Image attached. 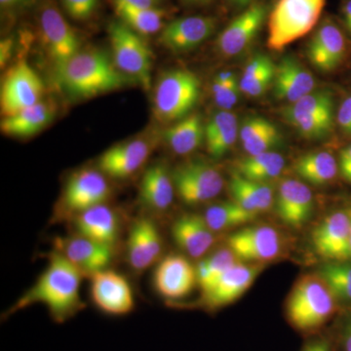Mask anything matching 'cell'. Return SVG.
I'll use <instances>...</instances> for the list:
<instances>
[{
	"mask_svg": "<svg viewBox=\"0 0 351 351\" xmlns=\"http://www.w3.org/2000/svg\"><path fill=\"white\" fill-rule=\"evenodd\" d=\"M302 351H332L331 345L325 339H314L304 346Z\"/></svg>",
	"mask_w": 351,
	"mask_h": 351,
	"instance_id": "45",
	"label": "cell"
},
{
	"mask_svg": "<svg viewBox=\"0 0 351 351\" xmlns=\"http://www.w3.org/2000/svg\"><path fill=\"white\" fill-rule=\"evenodd\" d=\"M44 84L40 76L25 60H19L6 71L0 90V108L3 117L41 101Z\"/></svg>",
	"mask_w": 351,
	"mask_h": 351,
	"instance_id": "7",
	"label": "cell"
},
{
	"mask_svg": "<svg viewBox=\"0 0 351 351\" xmlns=\"http://www.w3.org/2000/svg\"><path fill=\"white\" fill-rule=\"evenodd\" d=\"M228 247L240 262L261 263L270 262L281 251L279 233L269 226H249L232 233Z\"/></svg>",
	"mask_w": 351,
	"mask_h": 351,
	"instance_id": "12",
	"label": "cell"
},
{
	"mask_svg": "<svg viewBox=\"0 0 351 351\" xmlns=\"http://www.w3.org/2000/svg\"><path fill=\"white\" fill-rule=\"evenodd\" d=\"M261 265L240 262L226 270L212 287L202 292L201 306L210 311L228 306L247 292L262 271Z\"/></svg>",
	"mask_w": 351,
	"mask_h": 351,
	"instance_id": "13",
	"label": "cell"
},
{
	"mask_svg": "<svg viewBox=\"0 0 351 351\" xmlns=\"http://www.w3.org/2000/svg\"><path fill=\"white\" fill-rule=\"evenodd\" d=\"M276 68V64L267 55L258 54L252 58L240 80L242 93L253 98L262 96L274 82Z\"/></svg>",
	"mask_w": 351,
	"mask_h": 351,
	"instance_id": "35",
	"label": "cell"
},
{
	"mask_svg": "<svg viewBox=\"0 0 351 351\" xmlns=\"http://www.w3.org/2000/svg\"><path fill=\"white\" fill-rule=\"evenodd\" d=\"M162 252V239L156 223L147 218L138 219L132 226L127 240V258L137 271L149 269Z\"/></svg>",
	"mask_w": 351,
	"mask_h": 351,
	"instance_id": "22",
	"label": "cell"
},
{
	"mask_svg": "<svg viewBox=\"0 0 351 351\" xmlns=\"http://www.w3.org/2000/svg\"><path fill=\"white\" fill-rule=\"evenodd\" d=\"M186 1L191 2V3H208L211 0H186Z\"/></svg>",
	"mask_w": 351,
	"mask_h": 351,
	"instance_id": "50",
	"label": "cell"
},
{
	"mask_svg": "<svg viewBox=\"0 0 351 351\" xmlns=\"http://www.w3.org/2000/svg\"><path fill=\"white\" fill-rule=\"evenodd\" d=\"M90 276L92 300L101 313L120 317L135 309L133 291L125 277L108 269Z\"/></svg>",
	"mask_w": 351,
	"mask_h": 351,
	"instance_id": "11",
	"label": "cell"
},
{
	"mask_svg": "<svg viewBox=\"0 0 351 351\" xmlns=\"http://www.w3.org/2000/svg\"><path fill=\"white\" fill-rule=\"evenodd\" d=\"M56 252L64 256L83 274H96L107 269L113 258V248L82 235L58 239Z\"/></svg>",
	"mask_w": 351,
	"mask_h": 351,
	"instance_id": "15",
	"label": "cell"
},
{
	"mask_svg": "<svg viewBox=\"0 0 351 351\" xmlns=\"http://www.w3.org/2000/svg\"><path fill=\"white\" fill-rule=\"evenodd\" d=\"M337 122L339 128L348 135H351V96L348 97L337 113Z\"/></svg>",
	"mask_w": 351,
	"mask_h": 351,
	"instance_id": "42",
	"label": "cell"
},
{
	"mask_svg": "<svg viewBox=\"0 0 351 351\" xmlns=\"http://www.w3.org/2000/svg\"><path fill=\"white\" fill-rule=\"evenodd\" d=\"M110 195V186L100 170L78 171L66 182L59 203V214L73 219L88 209L106 204Z\"/></svg>",
	"mask_w": 351,
	"mask_h": 351,
	"instance_id": "8",
	"label": "cell"
},
{
	"mask_svg": "<svg viewBox=\"0 0 351 351\" xmlns=\"http://www.w3.org/2000/svg\"><path fill=\"white\" fill-rule=\"evenodd\" d=\"M165 142L175 154L186 156L196 151L205 140V128L199 114H189L163 132Z\"/></svg>",
	"mask_w": 351,
	"mask_h": 351,
	"instance_id": "31",
	"label": "cell"
},
{
	"mask_svg": "<svg viewBox=\"0 0 351 351\" xmlns=\"http://www.w3.org/2000/svg\"><path fill=\"white\" fill-rule=\"evenodd\" d=\"M237 263H240V261L228 247L215 252L208 258H203L195 267L196 280L201 291L205 292L212 287L226 270L230 269Z\"/></svg>",
	"mask_w": 351,
	"mask_h": 351,
	"instance_id": "38",
	"label": "cell"
},
{
	"mask_svg": "<svg viewBox=\"0 0 351 351\" xmlns=\"http://www.w3.org/2000/svg\"><path fill=\"white\" fill-rule=\"evenodd\" d=\"M334 295L319 276H306L295 284L287 301V318L300 331L322 326L335 309Z\"/></svg>",
	"mask_w": 351,
	"mask_h": 351,
	"instance_id": "4",
	"label": "cell"
},
{
	"mask_svg": "<svg viewBox=\"0 0 351 351\" xmlns=\"http://www.w3.org/2000/svg\"><path fill=\"white\" fill-rule=\"evenodd\" d=\"M267 8L262 2L251 4L237 16L219 34L218 50L226 57H234L243 52L258 32L267 17Z\"/></svg>",
	"mask_w": 351,
	"mask_h": 351,
	"instance_id": "16",
	"label": "cell"
},
{
	"mask_svg": "<svg viewBox=\"0 0 351 351\" xmlns=\"http://www.w3.org/2000/svg\"><path fill=\"white\" fill-rule=\"evenodd\" d=\"M58 85L71 98L88 99L123 87L128 77L100 50L80 51L55 71Z\"/></svg>",
	"mask_w": 351,
	"mask_h": 351,
	"instance_id": "2",
	"label": "cell"
},
{
	"mask_svg": "<svg viewBox=\"0 0 351 351\" xmlns=\"http://www.w3.org/2000/svg\"><path fill=\"white\" fill-rule=\"evenodd\" d=\"M171 175L178 195L189 205L213 199L223 188V176L219 171L202 160L182 164Z\"/></svg>",
	"mask_w": 351,
	"mask_h": 351,
	"instance_id": "9",
	"label": "cell"
},
{
	"mask_svg": "<svg viewBox=\"0 0 351 351\" xmlns=\"http://www.w3.org/2000/svg\"><path fill=\"white\" fill-rule=\"evenodd\" d=\"M36 0H0L2 8L23 9L27 8L34 3Z\"/></svg>",
	"mask_w": 351,
	"mask_h": 351,
	"instance_id": "46",
	"label": "cell"
},
{
	"mask_svg": "<svg viewBox=\"0 0 351 351\" xmlns=\"http://www.w3.org/2000/svg\"><path fill=\"white\" fill-rule=\"evenodd\" d=\"M120 20L141 36H151L162 31L165 12L162 9L133 6L121 0H112Z\"/></svg>",
	"mask_w": 351,
	"mask_h": 351,
	"instance_id": "32",
	"label": "cell"
},
{
	"mask_svg": "<svg viewBox=\"0 0 351 351\" xmlns=\"http://www.w3.org/2000/svg\"><path fill=\"white\" fill-rule=\"evenodd\" d=\"M313 195L304 182L287 179L281 182L276 199L279 219L291 228H301L313 212Z\"/></svg>",
	"mask_w": 351,
	"mask_h": 351,
	"instance_id": "21",
	"label": "cell"
},
{
	"mask_svg": "<svg viewBox=\"0 0 351 351\" xmlns=\"http://www.w3.org/2000/svg\"><path fill=\"white\" fill-rule=\"evenodd\" d=\"M240 138L249 156L272 152L283 142L279 129L269 120L260 117L244 120L240 128Z\"/></svg>",
	"mask_w": 351,
	"mask_h": 351,
	"instance_id": "28",
	"label": "cell"
},
{
	"mask_svg": "<svg viewBox=\"0 0 351 351\" xmlns=\"http://www.w3.org/2000/svg\"><path fill=\"white\" fill-rule=\"evenodd\" d=\"M230 1L232 2L233 4H237V5L244 6L252 3L254 0H230Z\"/></svg>",
	"mask_w": 351,
	"mask_h": 351,
	"instance_id": "48",
	"label": "cell"
},
{
	"mask_svg": "<svg viewBox=\"0 0 351 351\" xmlns=\"http://www.w3.org/2000/svg\"><path fill=\"white\" fill-rule=\"evenodd\" d=\"M175 186L172 175L162 164H156L145 171L140 186V199L152 211L162 212L172 205Z\"/></svg>",
	"mask_w": 351,
	"mask_h": 351,
	"instance_id": "27",
	"label": "cell"
},
{
	"mask_svg": "<svg viewBox=\"0 0 351 351\" xmlns=\"http://www.w3.org/2000/svg\"><path fill=\"white\" fill-rule=\"evenodd\" d=\"M49 258L47 267L34 285L3 313L2 320L32 304H41L48 309L51 319L63 324L85 308L80 298L82 272L58 252Z\"/></svg>",
	"mask_w": 351,
	"mask_h": 351,
	"instance_id": "1",
	"label": "cell"
},
{
	"mask_svg": "<svg viewBox=\"0 0 351 351\" xmlns=\"http://www.w3.org/2000/svg\"><path fill=\"white\" fill-rule=\"evenodd\" d=\"M151 151L152 145L144 138L114 145L99 157V170L113 179H126L144 166Z\"/></svg>",
	"mask_w": 351,
	"mask_h": 351,
	"instance_id": "18",
	"label": "cell"
},
{
	"mask_svg": "<svg viewBox=\"0 0 351 351\" xmlns=\"http://www.w3.org/2000/svg\"><path fill=\"white\" fill-rule=\"evenodd\" d=\"M346 350L351 351V327L350 331L348 332V336L346 339Z\"/></svg>",
	"mask_w": 351,
	"mask_h": 351,
	"instance_id": "49",
	"label": "cell"
},
{
	"mask_svg": "<svg viewBox=\"0 0 351 351\" xmlns=\"http://www.w3.org/2000/svg\"><path fill=\"white\" fill-rule=\"evenodd\" d=\"M351 212L338 211L330 214L313 233L314 249L332 262L351 258Z\"/></svg>",
	"mask_w": 351,
	"mask_h": 351,
	"instance_id": "14",
	"label": "cell"
},
{
	"mask_svg": "<svg viewBox=\"0 0 351 351\" xmlns=\"http://www.w3.org/2000/svg\"><path fill=\"white\" fill-rule=\"evenodd\" d=\"M326 0H277L269 19L267 46L282 51L315 27Z\"/></svg>",
	"mask_w": 351,
	"mask_h": 351,
	"instance_id": "3",
	"label": "cell"
},
{
	"mask_svg": "<svg viewBox=\"0 0 351 351\" xmlns=\"http://www.w3.org/2000/svg\"><path fill=\"white\" fill-rule=\"evenodd\" d=\"M350 246H351V239H350Z\"/></svg>",
	"mask_w": 351,
	"mask_h": 351,
	"instance_id": "51",
	"label": "cell"
},
{
	"mask_svg": "<svg viewBox=\"0 0 351 351\" xmlns=\"http://www.w3.org/2000/svg\"><path fill=\"white\" fill-rule=\"evenodd\" d=\"M154 282L157 292L165 299H182L191 294L197 283L195 267L182 256H168L157 265Z\"/></svg>",
	"mask_w": 351,
	"mask_h": 351,
	"instance_id": "17",
	"label": "cell"
},
{
	"mask_svg": "<svg viewBox=\"0 0 351 351\" xmlns=\"http://www.w3.org/2000/svg\"><path fill=\"white\" fill-rule=\"evenodd\" d=\"M294 170L304 181L315 186H323L335 179L339 171V164L329 152H309L295 161Z\"/></svg>",
	"mask_w": 351,
	"mask_h": 351,
	"instance_id": "33",
	"label": "cell"
},
{
	"mask_svg": "<svg viewBox=\"0 0 351 351\" xmlns=\"http://www.w3.org/2000/svg\"><path fill=\"white\" fill-rule=\"evenodd\" d=\"M274 85L277 99L293 104L313 92L315 80L294 58L284 57L276 66Z\"/></svg>",
	"mask_w": 351,
	"mask_h": 351,
	"instance_id": "24",
	"label": "cell"
},
{
	"mask_svg": "<svg viewBox=\"0 0 351 351\" xmlns=\"http://www.w3.org/2000/svg\"><path fill=\"white\" fill-rule=\"evenodd\" d=\"M56 107L50 101H39L11 117H3L0 128L6 136L27 138L36 135L54 119Z\"/></svg>",
	"mask_w": 351,
	"mask_h": 351,
	"instance_id": "26",
	"label": "cell"
},
{
	"mask_svg": "<svg viewBox=\"0 0 351 351\" xmlns=\"http://www.w3.org/2000/svg\"><path fill=\"white\" fill-rule=\"evenodd\" d=\"M339 170L346 182H351V145L339 154Z\"/></svg>",
	"mask_w": 351,
	"mask_h": 351,
	"instance_id": "43",
	"label": "cell"
},
{
	"mask_svg": "<svg viewBox=\"0 0 351 351\" xmlns=\"http://www.w3.org/2000/svg\"><path fill=\"white\" fill-rule=\"evenodd\" d=\"M39 31L44 50L55 71L80 52L77 34L56 7H44L39 17Z\"/></svg>",
	"mask_w": 351,
	"mask_h": 351,
	"instance_id": "10",
	"label": "cell"
},
{
	"mask_svg": "<svg viewBox=\"0 0 351 351\" xmlns=\"http://www.w3.org/2000/svg\"><path fill=\"white\" fill-rule=\"evenodd\" d=\"M213 230L204 217L195 214L180 217L172 226L176 244L191 258H201L215 243Z\"/></svg>",
	"mask_w": 351,
	"mask_h": 351,
	"instance_id": "23",
	"label": "cell"
},
{
	"mask_svg": "<svg viewBox=\"0 0 351 351\" xmlns=\"http://www.w3.org/2000/svg\"><path fill=\"white\" fill-rule=\"evenodd\" d=\"M77 234L114 248L119 239V219L107 204L91 208L73 218Z\"/></svg>",
	"mask_w": 351,
	"mask_h": 351,
	"instance_id": "25",
	"label": "cell"
},
{
	"mask_svg": "<svg viewBox=\"0 0 351 351\" xmlns=\"http://www.w3.org/2000/svg\"><path fill=\"white\" fill-rule=\"evenodd\" d=\"M311 63L323 73L338 68L346 52L345 34L336 23L327 20L320 25L307 46Z\"/></svg>",
	"mask_w": 351,
	"mask_h": 351,
	"instance_id": "20",
	"label": "cell"
},
{
	"mask_svg": "<svg viewBox=\"0 0 351 351\" xmlns=\"http://www.w3.org/2000/svg\"><path fill=\"white\" fill-rule=\"evenodd\" d=\"M133 6L144 7V8H156L161 0H121Z\"/></svg>",
	"mask_w": 351,
	"mask_h": 351,
	"instance_id": "47",
	"label": "cell"
},
{
	"mask_svg": "<svg viewBox=\"0 0 351 351\" xmlns=\"http://www.w3.org/2000/svg\"><path fill=\"white\" fill-rule=\"evenodd\" d=\"M257 216L232 200L212 205L207 208L203 217L210 228L219 232L250 223Z\"/></svg>",
	"mask_w": 351,
	"mask_h": 351,
	"instance_id": "37",
	"label": "cell"
},
{
	"mask_svg": "<svg viewBox=\"0 0 351 351\" xmlns=\"http://www.w3.org/2000/svg\"><path fill=\"white\" fill-rule=\"evenodd\" d=\"M61 3L71 19L83 22L93 17L100 5V0H61Z\"/></svg>",
	"mask_w": 351,
	"mask_h": 351,
	"instance_id": "41",
	"label": "cell"
},
{
	"mask_svg": "<svg viewBox=\"0 0 351 351\" xmlns=\"http://www.w3.org/2000/svg\"><path fill=\"white\" fill-rule=\"evenodd\" d=\"M239 136V122L234 113L221 110L215 113L205 127L207 151L213 158H221L232 149Z\"/></svg>",
	"mask_w": 351,
	"mask_h": 351,
	"instance_id": "30",
	"label": "cell"
},
{
	"mask_svg": "<svg viewBox=\"0 0 351 351\" xmlns=\"http://www.w3.org/2000/svg\"><path fill=\"white\" fill-rule=\"evenodd\" d=\"M334 297L343 301H351V265L334 262L324 265L319 274Z\"/></svg>",
	"mask_w": 351,
	"mask_h": 351,
	"instance_id": "39",
	"label": "cell"
},
{
	"mask_svg": "<svg viewBox=\"0 0 351 351\" xmlns=\"http://www.w3.org/2000/svg\"><path fill=\"white\" fill-rule=\"evenodd\" d=\"M284 167L285 160L281 154L267 152L242 159L237 163V172L250 181L267 182L279 177Z\"/></svg>",
	"mask_w": 351,
	"mask_h": 351,
	"instance_id": "36",
	"label": "cell"
},
{
	"mask_svg": "<svg viewBox=\"0 0 351 351\" xmlns=\"http://www.w3.org/2000/svg\"><path fill=\"white\" fill-rule=\"evenodd\" d=\"M240 89L239 82H237V76L228 82H219L214 78L212 83V95L215 103L223 110H230L234 107L239 98Z\"/></svg>",
	"mask_w": 351,
	"mask_h": 351,
	"instance_id": "40",
	"label": "cell"
},
{
	"mask_svg": "<svg viewBox=\"0 0 351 351\" xmlns=\"http://www.w3.org/2000/svg\"><path fill=\"white\" fill-rule=\"evenodd\" d=\"M228 188L232 200L252 213L258 215L265 212L274 204V189L269 184L245 179L237 171L230 177Z\"/></svg>",
	"mask_w": 351,
	"mask_h": 351,
	"instance_id": "29",
	"label": "cell"
},
{
	"mask_svg": "<svg viewBox=\"0 0 351 351\" xmlns=\"http://www.w3.org/2000/svg\"><path fill=\"white\" fill-rule=\"evenodd\" d=\"M216 20L191 16L171 22L161 31L159 43L173 52H186L197 47L213 34Z\"/></svg>",
	"mask_w": 351,
	"mask_h": 351,
	"instance_id": "19",
	"label": "cell"
},
{
	"mask_svg": "<svg viewBox=\"0 0 351 351\" xmlns=\"http://www.w3.org/2000/svg\"><path fill=\"white\" fill-rule=\"evenodd\" d=\"M282 115L286 121L307 140L327 137L335 124V112H297L287 107L284 108Z\"/></svg>",
	"mask_w": 351,
	"mask_h": 351,
	"instance_id": "34",
	"label": "cell"
},
{
	"mask_svg": "<svg viewBox=\"0 0 351 351\" xmlns=\"http://www.w3.org/2000/svg\"><path fill=\"white\" fill-rule=\"evenodd\" d=\"M200 94V80L195 73L186 69L167 71L154 89V113L161 121H179L189 115Z\"/></svg>",
	"mask_w": 351,
	"mask_h": 351,
	"instance_id": "5",
	"label": "cell"
},
{
	"mask_svg": "<svg viewBox=\"0 0 351 351\" xmlns=\"http://www.w3.org/2000/svg\"><path fill=\"white\" fill-rule=\"evenodd\" d=\"M14 41L12 38L2 39L0 43V66L1 69L5 68L6 64L10 61L12 57Z\"/></svg>",
	"mask_w": 351,
	"mask_h": 351,
	"instance_id": "44",
	"label": "cell"
},
{
	"mask_svg": "<svg viewBox=\"0 0 351 351\" xmlns=\"http://www.w3.org/2000/svg\"><path fill=\"white\" fill-rule=\"evenodd\" d=\"M113 63L123 75L151 88L152 51L141 34L122 22H112L108 27Z\"/></svg>",
	"mask_w": 351,
	"mask_h": 351,
	"instance_id": "6",
	"label": "cell"
}]
</instances>
